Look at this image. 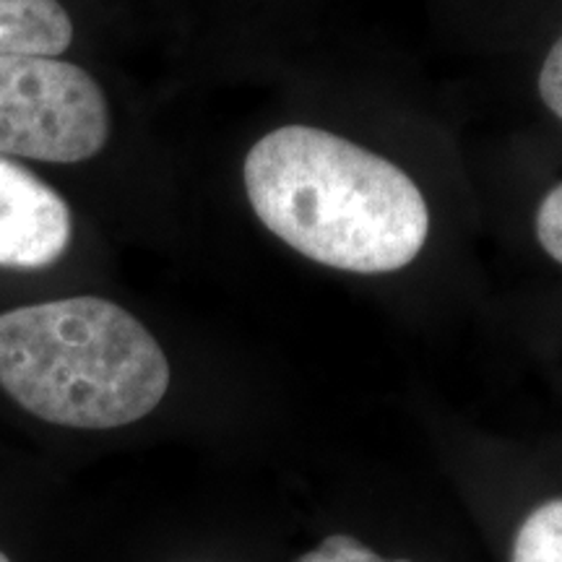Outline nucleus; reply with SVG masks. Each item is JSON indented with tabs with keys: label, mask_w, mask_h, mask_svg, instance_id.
Wrapping results in <instances>:
<instances>
[{
	"label": "nucleus",
	"mask_w": 562,
	"mask_h": 562,
	"mask_svg": "<svg viewBox=\"0 0 562 562\" xmlns=\"http://www.w3.org/2000/svg\"><path fill=\"white\" fill-rule=\"evenodd\" d=\"M110 138L104 91L89 70L40 55H0V157L91 159Z\"/></svg>",
	"instance_id": "nucleus-3"
},
{
	"label": "nucleus",
	"mask_w": 562,
	"mask_h": 562,
	"mask_svg": "<svg viewBox=\"0 0 562 562\" xmlns=\"http://www.w3.org/2000/svg\"><path fill=\"white\" fill-rule=\"evenodd\" d=\"M74 42V21L58 0H0V55L55 58Z\"/></svg>",
	"instance_id": "nucleus-5"
},
{
	"label": "nucleus",
	"mask_w": 562,
	"mask_h": 562,
	"mask_svg": "<svg viewBox=\"0 0 562 562\" xmlns=\"http://www.w3.org/2000/svg\"><path fill=\"white\" fill-rule=\"evenodd\" d=\"M0 389L50 425L112 430L157 409L170 362L115 302L53 300L0 313Z\"/></svg>",
	"instance_id": "nucleus-2"
},
{
	"label": "nucleus",
	"mask_w": 562,
	"mask_h": 562,
	"mask_svg": "<svg viewBox=\"0 0 562 562\" xmlns=\"http://www.w3.org/2000/svg\"><path fill=\"white\" fill-rule=\"evenodd\" d=\"M243 175L258 220L315 263L391 273L425 248L430 211L414 180L334 133L311 125L266 133Z\"/></svg>",
	"instance_id": "nucleus-1"
},
{
	"label": "nucleus",
	"mask_w": 562,
	"mask_h": 562,
	"mask_svg": "<svg viewBox=\"0 0 562 562\" xmlns=\"http://www.w3.org/2000/svg\"><path fill=\"white\" fill-rule=\"evenodd\" d=\"M537 237L554 261L562 263V182L539 203Z\"/></svg>",
	"instance_id": "nucleus-8"
},
{
	"label": "nucleus",
	"mask_w": 562,
	"mask_h": 562,
	"mask_svg": "<svg viewBox=\"0 0 562 562\" xmlns=\"http://www.w3.org/2000/svg\"><path fill=\"white\" fill-rule=\"evenodd\" d=\"M539 94L547 108L562 121V34L544 58L542 74H539Z\"/></svg>",
	"instance_id": "nucleus-9"
},
{
	"label": "nucleus",
	"mask_w": 562,
	"mask_h": 562,
	"mask_svg": "<svg viewBox=\"0 0 562 562\" xmlns=\"http://www.w3.org/2000/svg\"><path fill=\"white\" fill-rule=\"evenodd\" d=\"M0 562H11V560H9V558H5V554H3V552H0Z\"/></svg>",
	"instance_id": "nucleus-10"
},
{
	"label": "nucleus",
	"mask_w": 562,
	"mask_h": 562,
	"mask_svg": "<svg viewBox=\"0 0 562 562\" xmlns=\"http://www.w3.org/2000/svg\"><path fill=\"white\" fill-rule=\"evenodd\" d=\"M70 209L55 188L0 157V269H47L70 245Z\"/></svg>",
	"instance_id": "nucleus-4"
},
{
	"label": "nucleus",
	"mask_w": 562,
	"mask_h": 562,
	"mask_svg": "<svg viewBox=\"0 0 562 562\" xmlns=\"http://www.w3.org/2000/svg\"><path fill=\"white\" fill-rule=\"evenodd\" d=\"M510 562H562V497L531 510L513 542Z\"/></svg>",
	"instance_id": "nucleus-6"
},
{
	"label": "nucleus",
	"mask_w": 562,
	"mask_h": 562,
	"mask_svg": "<svg viewBox=\"0 0 562 562\" xmlns=\"http://www.w3.org/2000/svg\"><path fill=\"white\" fill-rule=\"evenodd\" d=\"M294 562H409V560H385L381 554L372 552L370 547L357 542V539L336 533V537H328L321 547L305 552Z\"/></svg>",
	"instance_id": "nucleus-7"
}]
</instances>
